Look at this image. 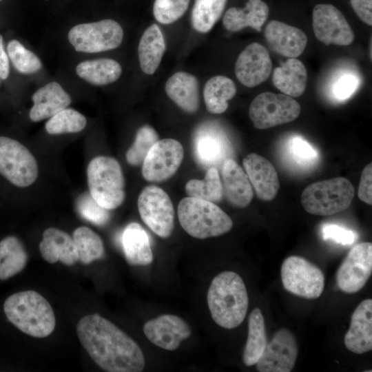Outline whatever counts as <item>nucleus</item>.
Here are the masks:
<instances>
[{
    "label": "nucleus",
    "mask_w": 372,
    "mask_h": 372,
    "mask_svg": "<svg viewBox=\"0 0 372 372\" xmlns=\"http://www.w3.org/2000/svg\"><path fill=\"white\" fill-rule=\"evenodd\" d=\"M79 341L93 361L107 372H141L145 365L138 344L100 315L90 314L76 324Z\"/></svg>",
    "instance_id": "obj_1"
},
{
    "label": "nucleus",
    "mask_w": 372,
    "mask_h": 372,
    "mask_svg": "<svg viewBox=\"0 0 372 372\" xmlns=\"http://www.w3.org/2000/svg\"><path fill=\"white\" fill-rule=\"evenodd\" d=\"M207 300L213 320L220 327L232 329L245 320L249 297L245 282L236 272L225 271L212 280Z\"/></svg>",
    "instance_id": "obj_2"
},
{
    "label": "nucleus",
    "mask_w": 372,
    "mask_h": 372,
    "mask_svg": "<svg viewBox=\"0 0 372 372\" xmlns=\"http://www.w3.org/2000/svg\"><path fill=\"white\" fill-rule=\"evenodd\" d=\"M8 320L24 333L45 338L54 331L56 318L48 301L38 292L28 290L12 294L4 302Z\"/></svg>",
    "instance_id": "obj_3"
},
{
    "label": "nucleus",
    "mask_w": 372,
    "mask_h": 372,
    "mask_svg": "<svg viewBox=\"0 0 372 372\" xmlns=\"http://www.w3.org/2000/svg\"><path fill=\"white\" fill-rule=\"evenodd\" d=\"M178 218L183 229L192 237L205 239L229 232L231 218L215 203L186 197L178 205Z\"/></svg>",
    "instance_id": "obj_4"
},
{
    "label": "nucleus",
    "mask_w": 372,
    "mask_h": 372,
    "mask_svg": "<svg viewBox=\"0 0 372 372\" xmlns=\"http://www.w3.org/2000/svg\"><path fill=\"white\" fill-rule=\"evenodd\" d=\"M90 194L109 210L119 207L125 197V179L119 163L114 158L99 156L87 167Z\"/></svg>",
    "instance_id": "obj_5"
},
{
    "label": "nucleus",
    "mask_w": 372,
    "mask_h": 372,
    "mask_svg": "<svg viewBox=\"0 0 372 372\" xmlns=\"http://www.w3.org/2000/svg\"><path fill=\"white\" fill-rule=\"evenodd\" d=\"M354 197V187L343 177L313 183L302 193L301 203L309 214L329 216L347 209Z\"/></svg>",
    "instance_id": "obj_6"
},
{
    "label": "nucleus",
    "mask_w": 372,
    "mask_h": 372,
    "mask_svg": "<svg viewBox=\"0 0 372 372\" xmlns=\"http://www.w3.org/2000/svg\"><path fill=\"white\" fill-rule=\"evenodd\" d=\"M68 37L76 52L96 53L118 48L123 30L116 21L103 19L76 25L69 30Z\"/></svg>",
    "instance_id": "obj_7"
},
{
    "label": "nucleus",
    "mask_w": 372,
    "mask_h": 372,
    "mask_svg": "<svg viewBox=\"0 0 372 372\" xmlns=\"http://www.w3.org/2000/svg\"><path fill=\"white\" fill-rule=\"evenodd\" d=\"M280 275L284 288L297 296L316 299L324 291L323 272L303 257L291 256L285 258L281 266Z\"/></svg>",
    "instance_id": "obj_8"
},
{
    "label": "nucleus",
    "mask_w": 372,
    "mask_h": 372,
    "mask_svg": "<svg viewBox=\"0 0 372 372\" xmlns=\"http://www.w3.org/2000/svg\"><path fill=\"white\" fill-rule=\"evenodd\" d=\"M300 112V104L293 97L265 92L251 103L249 116L256 128L265 130L291 122Z\"/></svg>",
    "instance_id": "obj_9"
},
{
    "label": "nucleus",
    "mask_w": 372,
    "mask_h": 372,
    "mask_svg": "<svg viewBox=\"0 0 372 372\" xmlns=\"http://www.w3.org/2000/svg\"><path fill=\"white\" fill-rule=\"evenodd\" d=\"M37 162L29 149L17 140L0 136V174L12 185L27 187L38 176Z\"/></svg>",
    "instance_id": "obj_10"
},
{
    "label": "nucleus",
    "mask_w": 372,
    "mask_h": 372,
    "mask_svg": "<svg viewBox=\"0 0 372 372\" xmlns=\"http://www.w3.org/2000/svg\"><path fill=\"white\" fill-rule=\"evenodd\" d=\"M138 209L143 223L157 236L166 238L174 227V210L168 194L161 188L149 185L140 193Z\"/></svg>",
    "instance_id": "obj_11"
},
{
    "label": "nucleus",
    "mask_w": 372,
    "mask_h": 372,
    "mask_svg": "<svg viewBox=\"0 0 372 372\" xmlns=\"http://www.w3.org/2000/svg\"><path fill=\"white\" fill-rule=\"evenodd\" d=\"M184 157L182 145L173 138L158 140L148 152L143 164L142 174L149 182H162L171 178Z\"/></svg>",
    "instance_id": "obj_12"
},
{
    "label": "nucleus",
    "mask_w": 372,
    "mask_h": 372,
    "mask_svg": "<svg viewBox=\"0 0 372 372\" xmlns=\"http://www.w3.org/2000/svg\"><path fill=\"white\" fill-rule=\"evenodd\" d=\"M372 273V244L360 242L348 253L336 273L339 289L347 293L361 290Z\"/></svg>",
    "instance_id": "obj_13"
},
{
    "label": "nucleus",
    "mask_w": 372,
    "mask_h": 372,
    "mask_svg": "<svg viewBox=\"0 0 372 372\" xmlns=\"http://www.w3.org/2000/svg\"><path fill=\"white\" fill-rule=\"evenodd\" d=\"M313 28L318 41L329 45H349L354 33L344 14L334 6L317 4L313 9Z\"/></svg>",
    "instance_id": "obj_14"
},
{
    "label": "nucleus",
    "mask_w": 372,
    "mask_h": 372,
    "mask_svg": "<svg viewBox=\"0 0 372 372\" xmlns=\"http://www.w3.org/2000/svg\"><path fill=\"white\" fill-rule=\"evenodd\" d=\"M298 353L296 338L286 328L279 329L267 342L260 358L256 362L259 372H290L294 368Z\"/></svg>",
    "instance_id": "obj_15"
},
{
    "label": "nucleus",
    "mask_w": 372,
    "mask_h": 372,
    "mask_svg": "<svg viewBox=\"0 0 372 372\" xmlns=\"http://www.w3.org/2000/svg\"><path fill=\"white\" fill-rule=\"evenodd\" d=\"M193 152L196 162L205 167L223 164L230 152L229 143L222 131L210 123L200 125L193 138Z\"/></svg>",
    "instance_id": "obj_16"
},
{
    "label": "nucleus",
    "mask_w": 372,
    "mask_h": 372,
    "mask_svg": "<svg viewBox=\"0 0 372 372\" xmlns=\"http://www.w3.org/2000/svg\"><path fill=\"white\" fill-rule=\"evenodd\" d=\"M146 338L154 345L167 351H175L182 341L192 334L189 324L172 314L161 315L147 321L143 326Z\"/></svg>",
    "instance_id": "obj_17"
},
{
    "label": "nucleus",
    "mask_w": 372,
    "mask_h": 372,
    "mask_svg": "<svg viewBox=\"0 0 372 372\" xmlns=\"http://www.w3.org/2000/svg\"><path fill=\"white\" fill-rule=\"evenodd\" d=\"M272 63L267 49L254 42L239 54L235 65L236 76L243 85L256 87L270 75Z\"/></svg>",
    "instance_id": "obj_18"
},
{
    "label": "nucleus",
    "mask_w": 372,
    "mask_h": 372,
    "mask_svg": "<svg viewBox=\"0 0 372 372\" xmlns=\"http://www.w3.org/2000/svg\"><path fill=\"white\" fill-rule=\"evenodd\" d=\"M264 34L272 50L287 58L299 56L307 44V37L302 30L277 20L268 23Z\"/></svg>",
    "instance_id": "obj_19"
},
{
    "label": "nucleus",
    "mask_w": 372,
    "mask_h": 372,
    "mask_svg": "<svg viewBox=\"0 0 372 372\" xmlns=\"http://www.w3.org/2000/svg\"><path fill=\"white\" fill-rule=\"evenodd\" d=\"M242 164L258 198L265 201L273 200L280 187L274 166L267 158L256 153L245 156Z\"/></svg>",
    "instance_id": "obj_20"
},
{
    "label": "nucleus",
    "mask_w": 372,
    "mask_h": 372,
    "mask_svg": "<svg viewBox=\"0 0 372 372\" xmlns=\"http://www.w3.org/2000/svg\"><path fill=\"white\" fill-rule=\"evenodd\" d=\"M346 348L362 354L372 349V300L362 301L351 315L350 327L345 334Z\"/></svg>",
    "instance_id": "obj_21"
},
{
    "label": "nucleus",
    "mask_w": 372,
    "mask_h": 372,
    "mask_svg": "<svg viewBox=\"0 0 372 372\" xmlns=\"http://www.w3.org/2000/svg\"><path fill=\"white\" fill-rule=\"evenodd\" d=\"M223 193L234 207L243 208L251 201L254 192L247 174L232 158L224 161L221 169Z\"/></svg>",
    "instance_id": "obj_22"
},
{
    "label": "nucleus",
    "mask_w": 372,
    "mask_h": 372,
    "mask_svg": "<svg viewBox=\"0 0 372 372\" xmlns=\"http://www.w3.org/2000/svg\"><path fill=\"white\" fill-rule=\"evenodd\" d=\"M33 106L29 117L33 122L51 118L67 108L72 99L69 94L57 82H50L37 90L32 95Z\"/></svg>",
    "instance_id": "obj_23"
},
{
    "label": "nucleus",
    "mask_w": 372,
    "mask_h": 372,
    "mask_svg": "<svg viewBox=\"0 0 372 372\" xmlns=\"http://www.w3.org/2000/svg\"><path fill=\"white\" fill-rule=\"evenodd\" d=\"M39 247L43 258L51 264L60 261L65 265L71 266L79 260L78 251L72 237L59 229H46L43 233Z\"/></svg>",
    "instance_id": "obj_24"
},
{
    "label": "nucleus",
    "mask_w": 372,
    "mask_h": 372,
    "mask_svg": "<svg viewBox=\"0 0 372 372\" xmlns=\"http://www.w3.org/2000/svg\"><path fill=\"white\" fill-rule=\"evenodd\" d=\"M269 14V6L262 0H248L243 8L232 7L228 9L224 14L223 24L231 32H237L246 27L260 32Z\"/></svg>",
    "instance_id": "obj_25"
},
{
    "label": "nucleus",
    "mask_w": 372,
    "mask_h": 372,
    "mask_svg": "<svg viewBox=\"0 0 372 372\" xmlns=\"http://www.w3.org/2000/svg\"><path fill=\"white\" fill-rule=\"evenodd\" d=\"M165 89L168 97L185 112L194 113L198 110V82L194 75L178 72L168 79Z\"/></svg>",
    "instance_id": "obj_26"
},
{
    "label": "nucleus",
    "mask_w": 372,
    "mask_h": 372,
    "mask_svg": "<svg viewBox=\"0 0 372 372\" xmlns=\"http://www.w3.org/2000/svg\"><path fill=\"white\" fill-rule=\"evenodd\" d=\"M126 261L131 265L145 266L153 261V253L146 231L137 223L128 224L122 234Z\"/></svg>",
    "instance_id": "obj_27"
},
{
    "label": "nucleus",
    "mask_w": 372,
    "mask_h": 372,
    "mask_svg": "<svg viewBox=\"0 0 372 372\" xmlns=\"http://www.w3.org/2000/svg\"><path fill=\"white\" fill-rule=\"evenodd\" d=\"M307 70L303 63L296 58H289L281 66L274 69L272 81L284 94L299 97L305 91Z\"/></svg>",
    "instance_id": "obj_28"
},
{
    "label": "nucleus",
    "mask_w": 372,
    "mask_h": 372,
    "mask_svg": "<svg viewBox=\"0 0 372 372\" xmlns=\"http://www.w3.org/2000/svg\"><path fill=\"white\" fill-rule=\"evenodd\" d=\"M165 50V43L160 28L152 24L143 32L138 44V56L141 70L153 74L158 69Z\"/></svg>",
    "instance_id": "obj_29"
},
{
    "label": "nucleus",
    "mask_w": 372,
    "mask_h": 372,
    "mask_svg": "<svg viewBox=\"0 0 372 372\" xmlns=\"http://www.w3.org/2000/svg\"><path fill=\"white\" fill-rule=\"evenodd\" d=\"M77 75L94 85H104L116 81L121 75V65L111 59L87 60L76 67Z\"/></svg>",
    "instance_id": "obj_30"
},
{
    "label": "nucleus",
    "mask_w": 372,
    "mask_h": 372,
    "mask_svg": "<svg viewBox=\"0 0 372 372\" xmlns=\"http://www.w3.org/2000/svg\"><path fill=\"white\" fill-rule=\"evenodd\" d=\"M267 343L265 319L261 310L255 308L249 316L248 335L242 353V362L247 366L256 364Z\"/></svg>",
    "instance_id": "obj_31"
},
{
    "label": "nucleus",
    "mask_w": 372,
    "mask_h": 372,
    "mask_svg": "<svg viewBox=\"0 0 372 372\" xmlns=\"http://www.w3.org/2000/svg\"><path fill=\"white\" fill-rule=\"evenodd\" d=\"M236 93L234 82L229 78L217 75L209 79L203 90L207 110L211 114H222L228 107V101Z\"/></svg>",
    "instance_id": "obj_32"
},
{
    "label": "nucleus",
    "mask_w": 372,
    "mask_h": 372,
    "mask_svg": "<svg viewBox=\"0 0 372 372\" xmlns=\"http://www.w3.org/2000/svg\"><path fill=\"white\" fill-rule=\"evenodd\" d=\"M28 259V253L18 238H4L0 241V280H7L21 272Z\"/></svg>",
    "instance_id": "obj_33"
},
{
    "label": "nucleus",
    "mask_w": 372,
    "mask_h": 372,
    "mask_svg": "<svg viewBox=\"0 0 372 372\" xmlns=\"http://www.w3.org/2000/svg\"><path fill=\"white\" fill-rule=\"evenodd\" d=\"M185 192L189 197L211 203L220 202L223 197V187L216 167H209L204 179H192L185 185Z\"/></svg>",
    "instance_id": "obj_34"
},
{
    "label": "nucleus",
    "mask_w": 372,
    "mask_h": 372,
    "mask_svg": "<svg viewBox=\"0 0 372 372\" xmlns=\"http://www.w3.org/2000/svg\"><path fill=\"white\" fill-rule=\"evenodd\" d=\"M227 0H195L191 22L194 29L200 33H207L220 18Z\"/></svg>",
    "instance_id": "obj_35"
},
{
    "label": "nucleus",
    "mask_w": 372,
    "mask_h": 372,
    "mask_svg": "<svg viewBox=\"0 0 372 372\" xmlns=\"http://www.w3.org/2000/svg\"><path fill=\"white\" fill-rule=\"evenodd\" d=\"M72 238L81 263L88 265L103 256V242L100 236L89 227H77L73 232Z\"/></svg>",
    "instance_id": "obj_36"
},
{
    "label": "nucleus",
    "mask_w": 372,
    "mask_h": 372,
    "mask_svg": "<svg viewBox=\"0 0 372 372\" xmlns=\"http://www.w3.org/2000/svg\"><path fill=\"white\" fill-rule=\"evenodd\" d=\"M86 118L78 111L65 108L52 116L45 123V130L50 134L78 133L86 126Z\"/></svg>",
    "instance_id": "obj_37"
},
{
    "label": "nucleus",
    "mask_w": 372,
    "mask_h": 372,
    "mask_svg": "<svg viewBox=\"0 0 372 372\" xmlns=\"http://www.w3.org/2000/svg\"><path fill=\"white\" fill-rule=\"evenodd\" d=\"M6 50L10 61L19 73L33 74L38 72L42 67L40 59L16 39L8 42Z\"/></svg>",
    "instance_id": "obj_38"
},
{
    "label": "nucleus",
    "mask_w": 372,
    "mask_h": 372,
    "mask_svg": "<svg viewBox=\"0 0 372 372\" xmlns=\"http://www.w3.org/2000/svg\"><path fill=\"white\" fill-rule=\"evenodd\" d=\"M158 141V135L152 127L149 125L141 127L133 144L126 152L127 162L132 166L142 165L148 152Z\"/></svg>",
    "instance_id": "obj_39"
},
{
    "label": "nucleus",
    "mask_w": 372,
    "mask_h": 372,
    "mask_svg": "<svg viewBox=\"0 0 372 372\" xmlns=\"http://www.w3.org/2000/svg\"><path fill=\"white\" fill-rule=\"evenodd\" d=\"M190 0H155L153 13L163 24H169L180 19L186 12Z\"/></svg>",
    "instance_id": "obj_40"
},
{
    "label": "nucleus",
    "mask_w": 372,
    "mask_h": 372,
    "mask_svg": "<svg viewBox=\"0 0 372 372\" xmlns=\"http://www.w3.org/2000/svg\"><path fill=\"white\" fill-rule=\"evenodd\" d=\"M76 209L84 219L96 225H104L110 219L109 209L97 203L90 193H85L79 196L76 202Z\"/></svg>",
    "instance_id": "obj_41"
},
{
    "label": "nucleus",
    "mask_w": 372,
    "mask_h": 372,
    "mask_svg": "<svg viewBox=\"0 0 372 372\" xmlns=\"http://www.w3.org/2000/svg\"><path fill=\"white\" fill-rule=\"evenodd\" d=\"M289 152L293 160L300 164L313 163L318 157L316 150L299 136L293 137L290 141Z\"/></svg>",
    "instance_id": "obj_42"
},
{
    "label": "nucleus",
    "mask_w": 372,
    "mask_h": 372,
    "mask_svg": "<svg viewBox=\"0 0 372 372\" xmlns=\"http://www.w3.org/2000/svg\"><path fill=\"white\" fill-rule=\"evenodd\" d=\"M322 234L324 240H331L343 245L353 244L356 238L353 231L332 223L324 224Z\"/></svg>",
    "instance_id": "obj_43"
},
{
    "label": "nucleus",
    "mask_w": 372,
    "mask_h": 372,
    "mask_svg": "<svg viewBox=\"0 0 372 372\" xmlns=\"http://www.w3.org/2000/svg\"><path fill=\"white\" fill-rule=\"evenodd\" d=\"M358 80L352 74L341 76L333 87V94L335 99L342 101L351 96L358 87Z\"/></svg>",
    "instance_id": "obj_44"
},
{
    "label": "nucleus",
    "mask_w": 372,
    "mask_h": 372,
    "mask_svg": "<svg viewBox=\"0 0 372 372\" xmlns=\"http://www.w3.org/2000/svg\"><path fill=\"white\" fill-rule=\"evenodd\" d=\"M358 198L368 205L372 204V164L370 163L362 170L358 188Z\"/></svg>",
    "instance_id": "obj_45"
},
{
    "label": "nucleus",
    "mask_w": 372,
    "mask_h": 372,
    "mask_svg": "<svg viewBox=\"0 0 372 372\" xmlns=\"http://www.w3.org/2000/svg\"><path fill=\"white\" fill-rule=\"evenodd\" d=\"M351 5L360 19L369 25H372V0H350Z\"/></svg>",
    "instance_id": "obj_46"
},
{
    "label": "nucleus",
    "mask_w": 372,
    "mask_h": 372,
    "mask_svg": "<svg viewBox=\"0 0 372 372\" xmlns=\"http://www.w3.org/2000/svg\"><path fill=\"white\" fill-rule=\"evenodd\" d=\"M10 59L4 47L3 38L0 34V79L6 80L10 74Z\"/></svg>",
    "instance_id": "obj_47"
},
{
    "label": "nucleus",
    "mask_w": 372,
    "mask_h": 372,
    "mask_svg": "<svg viewBox=\"0 0 372 372\" xmlns=\"http://www.w3.org/2000/svg\"><path fill=\"white\" fill-rule=\"evenodd\" d=\"M1 79H0V83H1Z\"/></svg>",
    "instance_id": "obj_48"
},
{
    "label": "nucleus",
    "mask_w": 372,
    "mask_h": 372,
    "mask_svg": "<svg viewBox=\"0 0 372 372\" xmlns=\"http://www.w3.org/2000/svg\"><path fill=\"white\" fill-rule=\"evenodd\" d=\"M2 1V0H0V1Z\"/></svg>",
    "instance_id": "obj_49"
}]
</instances>
